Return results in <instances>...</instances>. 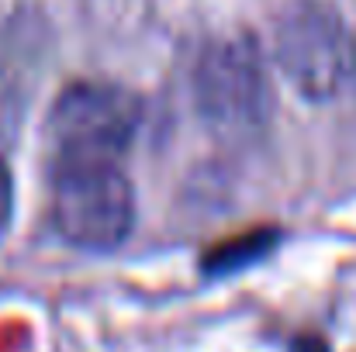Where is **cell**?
Instances as JSON below:
<instances>
[{"label": "cell", "instance_id": "1", "mask_svg": "<svg viewBox=\"0 0 356 352\" xmlns=\"http://www.w3.org/2000/svg\"><path fill=\"white\" fill-rule=\"evenodd\" d=\"M49 218L73 249L111 252L135 228V190L121 162H52Z\"/></svg>", "mask_w": 356, "mask_h": 352}, {"label": "cell", "instance_id": "2", "mask_svg": "<svg viewBox=\"0 0 356 352\" xmlns=\"http://www.w3.org/2000/svg\"><path fill=\"white\" fill-rule=\"evenodd\" d=\"M142 124V104L131 90L104 80L70 83L45 121L52 162H124Z\"/></svg>", "mask_w": 356, "mask_h": 352}, {"label": "cell", "instance_id": "3", "mask_svg": "<svg viewBox=\"0 0 356 352\" xmlns=\"http://www.w3.org/2000/svg\"><path fill=\"white\" fill-rule=\"evenodd\" d=\"M273 56L305 101H332L356 66L353 35L329 0H291L273 28Z\"/></svg>", "mask_w": 356, "mask_h": 352}, {"label": "cell", "instance_id": "4", "mask_svg": "<svg viewBox=\"0 0 356 352\" xmlns=\"http://www.w3.org/2000/svg\"><path fill=\"white\" fill-rule=\"evenodd\" d=\"M263 69L245 42H222L197 66L201 108L222 124H252L263 111Z\"/></svg>", "mask_w": 356, "mask_h": 352}, {"label": "cell", "instance_id": "5", "mask_svg": "<svg viewBox=\"0 0 356 352\" xmlns=\"http://www.w3.org/2000/svg\"><path fill=\"white\" fill-rule=\"evenodd\" d=\"M10 211H14V180H10L7 162L0 159V235L10 225Z\"/></svg>", "mask_w": 356, "mask_h": 352}]
</instances>
